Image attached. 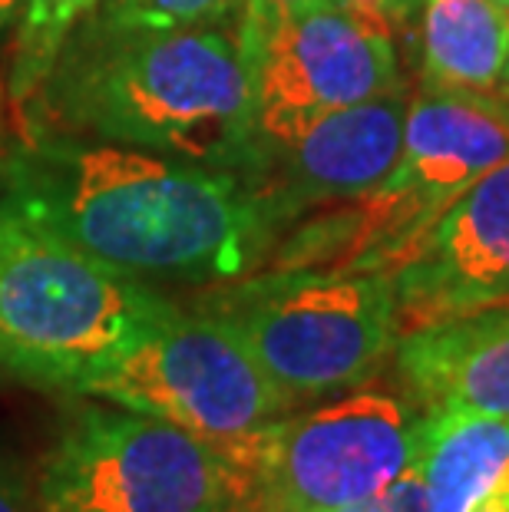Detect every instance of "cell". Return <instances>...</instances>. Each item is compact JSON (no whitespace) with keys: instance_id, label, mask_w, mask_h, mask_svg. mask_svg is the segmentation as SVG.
I'll list each match as a JSON object with an SVG mask.
<instances>
[{"instance_id":"obj_2","label":"cell","mask_w":509,"mask_h":512,"mask_svg":"<svg viewBox=\"0 0 509 512\" xmlns=\"http://www.w3.org/2000/svg\"><path fill=\"white\" fill-rule=\"evenodd\" d=\"M30 103L60 133L248 176L262 152L255 96L235 34L139 30L83 17Z\"/></svg>"},{"instance_id":"obj_14","label":"cell","mask_w":509,"mask_h":512,"mask_svg":"<svg viewBox=\"0 0 509 512\" xmlns=\"http://www.w3.org/2000/svg\"><path fill=\"white\" fill-rule=\"evenodd\" d=\"M509 57V14L493 0H427L420 24L424 90L493 96Z\"/></svg>"},{"instance_id":"obj_15","label":"cell","mask_w":509,"mask_h":512,"mask_svg":"<svg viewBox=\"0 0 509 512\" xmlns=\"http://www.w3.org/2000/svg\"><path fill=\"white\" fill-rule=\"evenodd\" d=\"M100 0H24V17L17 30V50L10 63V100L30 103L47 83L63 43L90 17Z\"/></svg>"},{"instance_id":"obj_17","label":"cell","mask_w":509,"mask_h":512,"mask_svg":"<svg viewBox=\"0 0 509 512\" xmlns=\"http://www.w3.org/2000/svg\"><path fill=\"white\" fill-rule=\"evenodd\" d=\"M0 512H40L34 503V489L20 483L4 463H0Z\"/></svg>"},{"instance_id":"obj_9","label":"cell","mask_w":509,"mask_h":512,"mask_svg":"<svg viewBox=\"0 0 509 512\" xmlns=\"http://www.w3.org/2000/svg\"><path fill=\"white\" fill-rule=\"evenodd\" d=\"M262 143H288L331 110L374 100L400 80L391 27L344 4L285 10L245 0L235 27Z\"/></svg>"},{"instance_id":"obj_22","label":"cell","mask_w":509,"mask_h":512,"mask_svg":"<svg viewBox=\"0 0 509 512\" xmlns=\"http://www.w3.org/2000/svg\"><path fill=\"white\" fill-rule=\"evenodd\" d=\"M493 4H496V7H503L506 14H509V0H493Z\"/></svg>"},{"instance_id":"obj_1","label":"cell","mask_w":509,"mask_h":512,"mask_svg":"<svg viewBox=\"0 0 509 512\" xmlns=\"http://www.w3.org/2000/svg\"><path fill=\"white\" fill-rule=\"evenodd\" d=\"M0 205L143 281L242 278L278 238L232 169L43 129L0 152Z\"/></svg>"},{"instance_id":"obj_18","label":"cell","mask_w":509,"mask_h":512,"mask_svg":"<svg viewBox=\"0 0 509 512\" xmlns=\"http://www.w3.org/2000/svg\"><path fill=\"white\" fill-rule=\"evenodd\" d=\"M17 10H20V0H0V40L17 24Z\"/></svg>"},{"instance_id":"obj_5","label":"cell","mask_w":509,"mask_h":512,"mask_svg":"<svg viewBox=\"0 0 509 512\" xmlns=\"http://www.w3.org/2000/svg\"><path fill=\"white\" fill-rule=\"evenodd\" d=\"M503 159H509V116L490 96L424 90L410 100L394 169L364 195L361 212L314 222L285 245L275 268L341 258L334 268L391 275L414 255L427 228Z\"/></svg>"},{"instance_id":"obj_4","label":"cell","mask_w":509,"mask_h":512,"mask_svg":"<svg viewBox=\"0 0 509 512\" xmlns=\"http://www.w3.org/2000/svg\"><path fill=\"white\" fill-rule=\"evenodd\" d=\"M225 321L288 403L344 394L397 347V298L387 271L275 268L196 298Z\"/></svg>"},{"instance_id":"obj_20","label":"cell","mask_w":509,"mask_h":512,"mask_svg":"<svg viewBox=\"0 0 509 512\" xmlns=\"http://www.w3.org/2000/svg\"><path fill=\"white\" fill-rule=\"evenodd\" d=\"M328 512H394V509L387 506L381 496H377V499H371V503H357V506H344V509H328Z\"/></svg>"},{"instance_id":"obj_8","label":"cell","mask_w":509,"mask_h":512,"mask_svg":"<svg viewBox=\"0 0 509 512\" xmlns=\"http://www.w3.org/2000/svg\"><path fill=\"white\" fill-rule=\"evenodd\" d=\"M77 397L149 413L229 446L291 410L288 397L229 324L199 308H172Z\"/></svg>"},{"instance_id":"obj_3","label":"cell","mask_w":509,"mask_h":512,"mask_svg":"<svg viewBox=\"0 0 509 512\" xmlns=\"http://www.w3.org/2000/svg\"><path fill=\"white\" fill-rule=\"evenodd\" d=\"M176 308L0 205V370L77 394Z\"/></svg>"},{"instance_id":"obj_10","label":"cell","mask_w":509,"mask_h":512,"mask_svg":"<svg viewBox=\"0 0 509 512\" xmlns=\"http://www.w3.org/2000/svg\"><path fill=\"white\" fill-rule=\"evenodd\" d=\"M407 110L404 83L374 100L331 110L288 143H262L255 169L242 179L252 185L278 232L308 209L364 199L394 169Z\"/></svg>"},{"instance_id":"obj_19","label":"cell","mask_w":509,"mask_h":512,"mask_svg":"<svg viewBox=\"0 0 509 512\" xmlns=\"http://www.w3.org/2000/svg\"><path fill=\"white\" fill-rule=\"evenodd\" d=\"M490 100L500 106V110L509 116V57H506V67H503V76H500V86H496V93L490 96Z\"/></svg>"},{"instance_id":"obj_16","label":"cell","mask_w":509,"mask_h":512,"mask_svg":"<svg viewBox=\"0 0 509 512\" xmlns=\"http://www.w3.org/2000/svg\"><path fill=\"white\" fill-rule=\"evenodd\" d=\"M245 0H100L96 20L110 27L139 30H176V27H212L238 14Z\"/></svg>"},{"instance_id":"obj_6","label":"cell","mask_w":509,"mask_h":512,"mask_svg":"<svg viewBox=\"0 0 509 512\" xmlns=\"http://www.w3.org/2000/svg\"><path fill=\"white\" fill-rule=\"evenodd\" d=\"M427 410L410 390L357 384L301 413H281L222 446L242 512H328L371 503L417 463Z\"/></svg>"},{"instance_id":"obj_12","label":"cell","mask_w":509,"mask_h":512,"mask_svg":"<svg viewBox=\"0 0 509 512\" xmlns=\"http://www.w3.org/2000/svg\"><path fill=\"white\" fill-rule=\"evenodd\" d=\"M400 377L424 410L509 417V304L397 337Z\"/></svg>"},{"instance_id":"obj_13","label":"cell","mask_w":509,"mask_h":512,"mask_svg":"<svg viewBox=\"0 0 509 512\" xmlns=\"http://www.w3.org/2000/svg\"><path fill=\"white\" fill-rule=\"evenodd\" d=\"M414 470L430 512H480L509 503V417L427 410Z\"/></svg>"},{"instance_id":"obj_11","label":"cell","mask_w":509,"mask_h":512,"mask_svg":"<svg viewBox=\"0 0 509 512\" xmlns=\"http://www.w3.org/2000/svg\"><path fill=\"white\" fill-rule=\"evenodd\" d=\"M391 285L400 334L509 304V159L427 228Z\"/></svg>"},{"instance_id":"obj_21","label":"cell","mask_w":509,"mask_h":512,"mask_svg":"<svg viewBox=\"0 0 509 512\" xmlns=\"http://www.w3.org/2000/svg\"><path fill=\"white\" fill-rule=\"evenodd\" d=\"M278 7H285V10H308V7H314V4H328V0H275ZM334 4H341V0H334Z\"/></svg>"},{"instance_id":"obj_7","label":"cell","mask_w":509,"mask_h":512,"mask_svg":"<svg viewBox=\"0 0 509 512\" xmlns=\"http://www.w3.org/2000/svg\"><path fill=\"white\" fill-rule=\"evenodd\" d=\"M40 512H242L222 446L149 413L83 403L37 466Z\"/></svg>"}]
</instances>
